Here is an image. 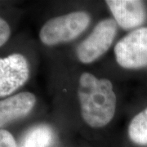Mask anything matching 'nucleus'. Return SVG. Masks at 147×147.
I'll return each mask as SVG.
<instances>
[{
    "label": "nucleus",
    "instance_id": "obj_1",
    "mask_svg": "<svg viewBox=\"0 0 147 147\" xmlns=\"http://www.w3.org/2000/svg\"><path fill=\"white\" fill-rule=\"evenodd\" d=\"M78 96L82 117L90 127H102L113 119L117 100L109 79H98L87 72L82 74Z\"/></svg>",
    "mask_w": 147,
    "mask_h": 147
},
{
    "label": "nucleus",
    "instance_id": "obj_2",
    "mask_svg": "<svg viewBox=\"0 0 147 147\" xmlns=\"http://www.w3.org/2000/svg\"><path fill=\"white\" fill-rule=\"evenodd\" d=\"M90 20L89 15L83 11L54 17L42 26L39 32V38L47 46L69 42L88 28Z\"/></svg>",
    "mask_w": 147,
    "mask_h": 147
},
{
    "label": "nucleus",
    "instance_id": "obj_3",
    "mask_svg": "<svg viewBox=\"0 0 147 147\" xmlns=\"http://www.w3.org/2000/svg\"><path fill=\"white\" fill-rule=\"evenodd\" d=\"M116 33L117 23L114 19L106 18L98 22L89 36L77 47L78 59L84 64L92 63L97 60L109 50Z\"/></svg>",
    "mask_w": 147,
    "mask_h": 147
},
{
    "label": "nucleus",
    "instance_id": "obj_4",
    "mask_svg": "<svg viewBox=\"0 0 147 147\" xmlns=\"http://www.w3.org/2000/svg\"><path fill=\"white\" fill-rule=\"evenodd\" d=\"M116 61L121 67L140 69L147 65V27H141L121 38L115 47Z\"/></svg>",
    "mask_w": 147,
    "mask_h": 147
},
{
    "label": "nucleus",
    "instance_id": "obj_5",
    "mask_svg": "<svg viewBox=\"0 0 147 147\" xmlns=\"http://www.w3.org/2000/svg\"><path fill=\"white\" fill-rule=\"evenodd\" d=\"M30 65L26 58L19 53L0 58V97L13 93L26 83Z\"/></svg>",
    "mask_w": 147,
    "mask_h": 147
},
{
    "label": "nucleus",
    "instance_id": "obj_6",
    "mask_svg": "<svg viewBox=\"0 0 147 147\" xmlns=\"http://www.w3.org/2000/svg\"><path fill=\"white\" fill-rule=\"evenodd\" d=\"M117 25L124 30L142 26L146 18L143 2L138 0H108L105 2Z\"/></svg>",
    "mask_w": 147,
    "mask_h": 147
},
{
    "label": "nucleus",
    "instance_id": "obj_7",
    "mask_svg": "<svg viewBox=\"0 0 147 147\" xmlns=\"http://www.w3.org/2000/svg\"><path fill=\"white\" fill-rule=\"evenodd\" d=\"M36 103L35 96L28 92L0 100V127L26 116Z\"/></svg>",
    "mask_w": 147,
    "mask_h": 147
},
{
    "label": "nucleus",
    "instance_id": "obj_8",
    "mask_svg": "<svg viewBox=\"0 0 147 147\" xmlns=\"http://www.w3.org/2000/svg\"><path fill=\"white\" fill-rule=\"evenodd\" d=\"M53 140V134L50 127L40 125L29 131L21 147H49Z\"/></svg>",
    "mask_w": 147,
    "mask_h": 147
},
{
    "label": "nucleus",
    "instance_id": "obj_9",
    "mask_svg": "<svg viewBox=\"0 0 147 147\" xmlns=\"http://www.w3.org/2000/svg\"><path fill=\"white\" fill-rule=\"evenodd\" d=\"M128 136L137 145L147 146V108L131 119L128 126Z\"/></svg>",
    "mask_w": 147,
    "mask_h": 147
},
{
    "label": "nucleus",
    "instance_id": "obj_10",
    "mask_svg": "<svg viewBox=\"0 0 147 147\" xmlns=\"http://www.w3.org/2000/svg\"><path fill=\"white\" fill-rule=\"evenodd\" d=\"M0 147H16L13 136L4 129H0Z\"/></svg>",
    "mask_w": 147,
    "mask_h": 147
},
{
    "label": "nucleus",
    "instance_id": "obj_11",
    "mask_svg": "<svg viewBox=\"0 0 147 147\" xmlns=\"http://www.w3.org/2000/svg\"><path fill=\"white\" fill-rule=\"evenodd\" d=\"M11 35V29L8 23L0 17V47L7 42Z\"/></svg>",
    "mask_w": 147,
    "mask_h": 147
}]
</instances>
